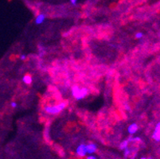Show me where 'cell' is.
I'll return each instance as SVG.
<instances>
[{
  "instance_id": "6da1fadb",
  "label": "cell",
  "mask_w": 160,
  "mask_h": 159,
  "mask_svg": "<svg viewBox=\"0 0 160 159\" xmlns=\"http://www.w3.org/2000/svg\"><path fill=\"white\" fill-rule=\"evenodd\" d=\"M66 106H67L66 102H61L60 104H58L57 105H54V106H45L44 108V111L47 114L55 115L61 113L63 110H65Z\"/></svg>"
},
{
  "instance_id": "7a4b0ae2",
  "label": "cell",
  "mask_w": 160,
  "mask_h": 159,
  "mask_svg": "<svg viewBox=\"0 0 160 159\" xmlns=\"http://www.w3.org/2000/svg\"><path fill=\"white\" fill-rule=\"evenodd\" d=\"M89 94V89L86 88H80L75 85L72 88V95L77 100H81L85 99Z\"/></svg>"
},
{
  "instance_id": "3957f363",
  "label": "cell",
  "mask_w": 160,
  "mask_h": 159,
  "mask_svg": "<svg viewBox=\"0 0 160 159\" xmlns=\"http://www.w3.org/2000/svg\"><path fill=\"white\" fill-rule=\"evenodd\" d=\"M76 154L79 157H85L87 154V150H86V145L85 144H81L77 146L76 150Z\"/></svg>"
},
{
  "instance_id": "277c9868",
  "label": "cell",
  "mask_w": 160,
  "mask_h": 159,
  "mask_svg": "<svg viewBox=\"0 0 160 159\" xmlns=\"http://www.w3.org/2000/svg\"><path fill=\"white\" fill-rule=\"evenodd\" d=\"M152 139L156 141V142H159L160 141V122H158L155 127L153 134H152Z\"/></svg>"
},
{
  "instance_id": "5b68a950",
  "label": "cell",
  "mask_w": 160,
  "mask_h": 159,
  "mask_svg": "<svg viewBox=\"0 0 160 159\" xmlns=\"http://www.w3.org/2000/svg\"><path fill=\"white\" fill-rule=\"evenodd\" d=\"M139 130V126L136 122H133L127 127V131L130 135H135Z\"/></svg>"
},
{
  "instance_id": "8992f818",
  "label": "cell",
  "mask_w": 160,
  "mask_h": 159,
  "mask_svg": "<svg viewBox=\"0 0 160 159\" xmlns=\"http://www.w3.org/2000/svg\"><path fill=\"white\" fill-rule=\"evenodd\" d=\"M97 150V146L94 143H89L88 145H86V150H87V154H92L96 151Z\"/></svg>"
},
{
  "instance_id": "52a82bcc",
  "label": "cell",
  "mask_w": 160,
  "mask_h": 159,
  "mask_svg": "<svg viewBox=\"0 0 160 159\" xmlns=\"http://www.w3.org/2000/svg\"><path fill=\"white\" fill-rule=\"evenodd\" d=\"M45 20V15L44 14H39L35 18V24L36 25H41Z\"/></svg>"
},
{
  "instance_id": "ba28073f",
  "label": "cell",
  "mask_w": 160,
  "mask_h": 159,
  "mask_svg": "<svg viewBox=\"0 0 160 159\" xmlns=\"http://www.w3.org/2000/svg\"><path fill=\"white\" fill-rule=\"evenodd\" d=\"M32 81H33V79L31 77V75H25L22 77V82L26 85H31Z\"/></svg>"
},
{
  "instance_id": "9c48e42d",
  "label": "cell",
  "mask_w": 160,
  "mask_h": 159,
  "mask_svg": "<svg viewBox=\"0 0 160 159\" xmlns=\"http://www.w3.org/2000/svg\"><path fill=\"white\" fill-rule=\"evenodd\" d=\"M128 144H129V142L127 141V140H124V141H123L121 143H120V145H119V148L120 150H123L127 148V147H128Z\"/></svg>"
},
{
  "instance_id": "30bf717a",
  "label": "cell",
  "mask_w": 160,
  "mask_h": 159,
  "mask_svg": "<svg viewBox=\"0 0 160 159\" xmlns=\"http://www.w3.org/2000/svg\"><path fill=\"white\" fill-rule=\"evenodd\" d=\"M128 142H138L141 141V139L140 137H131L129 139H127Z\"/></svg>"
},
{
  "instance_id": "8fae6325",
  "label": "cell",
  "mask_w": 160,
  "mask_h": 159,
  "mask_svg": "<svg viewBox=\"0 0 160 159\" xmlns=\"http://www.w3.org/2000/svg\"><path fill=\"white\" fill-rule=\"evenodd\" d=\"M123 150H124V156H125V157H128V156L131 154V150H130L128 147L125 148Z\"/></svg>"
},
{
  "instance_id": "7c38bea8",
  "label": "cell",
  "mask_w": 160,
  "mask_h": 159,
  "mask_svg": "<svg viewBox=\"0 0 160 159\" xmlns=\"http://www.w3.org/2000/svg\"><path fill=\"white\" fill-rule=\"evenodd\" d=\"M143 34L142 32H138V33H136V39H141V38H143Z\"/></svg>"
},
{
  "instance_id": "4fadbf2b",
  "label": "cell",
  "mask_w": 160,
  "mask_h": 159,
  "mask_svg": "<svg viewBox=\"0 0 160 159\" xmlns=\"http://www.w3.org/2000/svg\"><path fill=\"white\" fill-rule=\"evenodd\" d=\"M10 106H11V108H17L18 104L16 102H11Z\"/></svg>"
},
{
  "instance_id": "5bb4252c",
  "label": "cell",
  "mask_w": 160,
  "mask_h": 159,
  "mask_svg": "<svg viewBox=\"0 0 160 159\" xmlns=\"http://www.w3.org/2000/svg\"><path fill=\"white\" fill-rule=\"evenodd\" d=\"M26 55H25V54H22L20 56V60H22V61H25L26 59Z\"/></svg>"
},
{
  "instance_id": "9a60e30c",
  "label": "cell",
  "mask_w": 160,
  "mask_h": 159,
  "mask_svg": "<svg viewBox=\"0 0 160 159\" xmlns=\"http://www.w3.org/2000/svg\"><path fill=\"white\" fill-rule=\"evenodd\" d=\"M70 1V3H71V4H73V5H77V1L78 0H69Z\"/></svg>"
},
{
  "instance_id": "2e32d148",
  "label": "cell",
  "mask_w": 160,
  "mask_h": 159,
  "mask_svg": "<svg viewBox=\"0 0 160 159\" xmlns=\"http://www.w3.org/2000/svg\"><path fill=\"white\" fill-rule=\"evenodd\" d=\"M125 109H126L127 111H130V110H131V108H130L128 105H126V106H125Z\"/></svg>"
},
{
  "instance_id": "e0dca14e",
  "label": "cell",
  "mask_w": 160,
  "mask_h": 159,
  "mask_svg": "<svg viewBox=\"0 0 160 159\" xmlns=\"http://www.w3.org/2000/svg\"><path fill=\"white\" fill-rule=\"evenodd\" d=\"M87 159H96V158L94 156H89V157L87 158Z\"/></svg>"
},
{
  "instance_id": "ac0fdd59",
  "label": "cell",
  "mask_w": 160,
  "mask_h": 159,
  "mask_svg": "<svg viewBox=\"0 0 160 159\" xmlns=\"http://www.w3.org/2000/svg\"><path fill=\"white\" fill-rule=\"evenodd\" d=\"M146 159H154V158H151V157H150V158H147Z\"/></svg>"
},
{
  "instance_id": "d6986e66",
  "label": "cell",
  "mask_w": 160,
  "mask_h": 159,
  "mask_svg": "<svg viewBox=\"0 0 160 159\" xmlns=\"http://www.w3.org/2000/svg\"><path fill=\"white\" fill-rule=\"evenodd\" d=\"M141 159H146V158H142Z\"/></svg>"
}]
</instances>
